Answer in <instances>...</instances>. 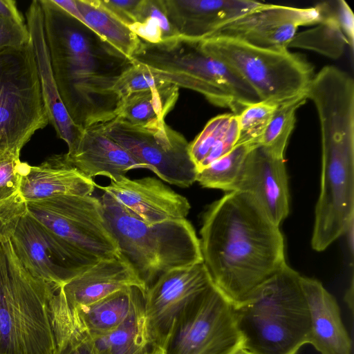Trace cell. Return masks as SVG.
Masks as SVG:
<instances>
[{
	"instance_id": "38",
	"label": "cell",
	"mask_w": 354,
	"mask_h": 354,
	"mask_svg": "<svg viewBox=\"0 0 354 354\" xmlns=\"http://www.w3.org/2000/svg\"><path fill=\"white\" fill-rule=\"evenodd\" d=\"M26 212V203L19 193L0 205V240L10 239L20 216Z\"/></svg>"
},
{
	"instance_id": "29",
	"label": "cell",
	"mask_w": 354,
	"mask_h": 354,
	"mask_svg": "<svg viewBox=\"0 0 354 354\" xmlns=\"http://www.w3.org/2000/svg\"><path fill=\"white\" fill-rule=\"evenodd\" d=\"M140 290L142 291L136 287L122 289L90 305L76 307L91 335L106 333L122 324Z\"/></svg>"
},
{
	"instance_id": "44",
	"label": "cell",
	"mask_w": 354,
	"mask_h": 354,
	"mask_svg": "<svg viewBox=\"0 0 354 354\" xmlns=\"http://www.w3.org/2000/svg\"><path fill=\"white\" fill-rule=\"evenodd\" d=\"M345 301L346 302L348 308L353 311V279H352L350 288L348 289L344 297Z\"/></svg>"
},
{
	"instance_id": "12",
	"label": "cell",
	"mask_w": 354,
	"mask_h": 354,
	"mask_svg": "<svg viewBox=\"0 0 354 354\" xmlns=\"http://www.w3.org/2000/svg\"><path fill=\"white\" fill-rule=\"evenodd\" d=\"M100 126L145 169L164 181L184 188L196 181L198 171L189 153V143L165 121L139 127L116 117Z\"/></svg>"
},
{
	"instance_id": "22",
	"label": "cell",
	"mask_w": 354,
	"mask_h": 354,
	"mask_svg": "<svg viewBox=\"0 0 354 354\" xmlns=\"http://www.w3.org/2000/svg\"><path fill=\"white\" fill-rule=\"evenodd\" d=\"M301 284L310 318L308 344L320 354H351V339L334 296L317 279L302 277Z\"/></svg>"
},
{
	"instance_id": "19",
	"label": "cell",
	"mask_w": 354,
	"mask_h": 354,
	"mask_svg": "<svg viewBox=\"0 0 354 354\" xmlns=\"http://www.w3.org/2000/svg\"><path fill=\"white\" fill-rule=\"evenodd\" d=\"M27 28L35 59L41 90L48 112L49 122L55 128L57 136L64 140L68 151L74 149L83 129L77 126L69 116L59 96L54 79L47 46L43 12L39 0L30 4L26 13Z\"/></svg>"
},
{
	"instance_id": "36",
	"label": "cell",
	"mask_w": 354,
	"mask_h": 354,
	"mask_svg": "<svg viewBox=\"0 0 354 354\" xmlns=\"http://www.w3.org/2000/svg\"><path fill=\"white\" fill-rule=\"evenodd\" d=\"M166 82L154 76L147 68L134 63L118 81L115 91L122 100L130 94L153 89Z\"/></svg>"
},
{
	"instance_id": "2",
	"label": "cell",
	"mask_w": 354,
	"mask_h": 354,
	"mask_svg": "<svg viewBox=\"0 0 354 354\" xmlns=\"http://www.w3.org/2000/svg\"><path fill=\"white\" fill-rule=\"evenodd\" d=\"M51 67L62 101L82 129L118 115L120 79L134 62L53 0H39Z\"/></svg>"
},
{
	"instance_id": "1",
	"label": "cell",
	"mask_w": 354,
	"mask_h": 354,
	"mask_svg": "<svg viewBox=\"0 0 354 354\" xmlns=\"http://www.w3.org/2000/svg\"><path fill=\"white\" fill-rule=\"evenodd\" d=\"M200 234L212 281L234 306L286 263L279 226L247 192H230L213 203Z\"/></svg>"
},
{
	"instance_id": "5",
	"label": "cell",
	"mask_w": 354,
	"mask_h": 354,
	"mask_svg": "<svg viewBox=\"0 0 354 354\" xmlns=\"http://www.w3.org/2000/svg\"><path fill=\"white\" fill-rule=\"evenodd\" d=\"M59 286L32 276L10 239L0 241V354H55L49 302Z\"/></svg>"
},
{
	"instance_id": "8",
	"label": "cell",
	"mask_w": 354,
	"mask_h": 354,
	"mask_svg": "<svg viewBox=\"0 0 354 354\" xmlns=\"http://www.w3.org/2000/svg\"><path fill=\"white\" fill-rule=\"evenodd\" d=\"M49 123L31 42L0 49V158Z\"/></svg>"
},
{
	"instance_id": "39",
	"label": "cell",
	"mask_w": 354,
	"mask_h": 354,
	"mask_svg": "<svg viewBox=\"0 0 354 354\" xmlns=\"http://www.w3.org/2000/svg\"><path fill=\"white\" fill-rule=\"evenodd\" d=\"M30 41L26 25L0 16V49L21 46Z\"/></svg>"
},
{
	"instance_id": "3",
	"label": "cell",
	"mask_w": 354,
	"mask_h": 354,
	"mask_svg": "<svg viewBox=\"0 0 354 354\" xmlns=\"http://www.w3.org/2000/svg\"><path fill=\"white\" fill-rule=\"evenodd\" d=\"M301 277L286 263L234 306L243 348L251 354H297L308 344L310 318Z\"/></svg>"
},
{
	"instance_id": "23",
	"label": "cell",
	"mask_w": 354,
	"mask_h": 354,
	"mask_svg": "<svg viewBox=\"0 0 354 354\" xmlns=\"http://www.w3.org/2000/svg\"><path fill=\"white\" fill-rule=\"evenodd\" d=\"M66 160L84 176L111 179L132 169H145L125 149L109 138L100 124L83 130L74 149L65 153Z\"/></svg>"
},
{
	"instance_id": "15",
	"label": "cell",
	"mask_w": 354,
	"mask_h": 354,
	"mask_svg": "<svg viewBox=\"0 0 354 354\" xmlns=\"http://www.w3.org/2000/svg\"><path fill=\"white\" fill-rule=\"evenodd\" d=\"M319 22L315 6L298 8L270 4L227 23L209 37L232 39L261 48L288 50L299 26Z\"/></svg>"
},
{
	"instance_id": "7",
	"label": "cell",
	"mask_w": 354,
	"mask_h": 354,
	"mask_svg": "<svg viewBox=\"0 0 354 354\" xmlns=\"http://www.w3.org/2000/svg\"><path fill=\"white\" fill-rule=\"evenodd\" d=\"M203 48L234 71L261 101L279 104L307 91L312 66L288 50L258 48L225 37L200 40Z\"/></svg>"
},
{
	"instance_id": "6",
	"label": "cell",
	"mask_w": 354,
	"mask_h": 354,
	"mask_svg": "<svg viewBox=\"0 0 354 354\" xmlns=\"http://www.w3.org/2000/svg\"><path fill=\"white\" fill-rule=\"evenodd\" d=\"M100 201L120 254L147 288L168 271L203 262L200 239L186 218L149 224L106 193Z\"/></svg>"
},
{
	"instance_id": "28",
	"label": "cell",
	"mask_w": 354,
	"mask_h": 354,
	"mask_svg": "<svg viewBox=\"0 0 354 354\" xmlns=\"http://www.w3.org/2000/svg\"><path fill=\"white\" fill-rule=\"evenodd\" d=\"M84 24L127 56L140 47L141 39L102 5L100 0H75Z\"/></svg>"
},
{
	"instance_id": "27",
	"label": "cell",
	"mask_w": 354,
	"mask_h": 354,
	"mask_svg": "<svg viewBox=\"0 0 354 354\" xmlns=\"http://www.w3.org/2000/svg\"><path fill=\"white\" fill-rule=\"evenodd\" d=\"M179 87L165 84L149 91L135 93L121 100L118 118L139 127L165 121L179 95Z\"/></svg>"
},
{
	"instance_id": "35",
	"label": "cell",
	"mask_w": 354,
	"mask_h": 354,
	"mask_svg": "<svg viewBox=\"0 0 354 354\" xmlns=\"http://www.w3.org/2000/svg\"><path fill=\"white\" fill-rule=\"evenodd\" d=\"M315 6L318 10L320 22L324 20H330L335 23L342 32L346 41V44L353 52L354 46V15L346 2L344 0L326 1Z\"/></svg>"
},
{
	"instance_id": "13",
	"label": "cell",
	"mask_w": 354,
	"mask_h": 354,
	"mask_svg": "<svg viewBox=\"0 0 354 354\" xmlns=\"http://www.w3.org/2000/svg\"><path fill=\"white\" fill-rule=\"evenodd\" d=\"M9 239L14 253L27 271L57 286H62L95 263L75 251L27 211L18 219Z\"/></svg>"
},
{
	"instance_id": "4",
	"label": "cell",
	"mask_w": 354,
	"mask_h": 354,
	"mask_svg": "<svg viewBox=\"0 0 354 354\" xmlns=\"http://www.w3.org/2000/svg\"><path fill=\"white\" fill-rule=\"evenodd\" d=\"M131 58L160 80L198 92L235 115L261 101L234 71L207 53L200 40L180 36L158 43L141 39Z\"/></svg>"
},
{
	"instance_id": "40",
	"label": "cell",
	"mask_w": 354,
	"mask_h": 354,
	"mask_svg": "<svg viewBox=\"0 0 354 354\" xmlns=\"http://www.w3.org/2000/svg\"><path fill=\"white\" fill-rule=\"evenodd\" d=\"M101 3L127 26L136 22L141 0H100Z\"/></svg>"
},
{
	"instance_id": "37",
	"label": "cell",
	"mask_w": 354,
	"mask_h": 354,
	"mask_svg": "<svg viewBox=\"0 0 354 354\" xmlns=\"http://www.w3.org/2000/svg\"><path fill=\"white\" fill-rule=\"evenodd\" d=\"M22 167L19 153L0 158V205L19 194Z\"/></svg>"
},
{
	"instance_id": "16",
	"label": "cell",
	"mask_w": 354,
	"mask_h": 354,
	"mask_svg": "<svg viewBox=\"0 0 354 354\" xmlns=\"http://www.w3.org/2000/svg\"><path fill=\"white\" fill-rule=\"evenodd\" d=\"M96 187L149 224L184 219L191 208L185 196L153 177L130 179L119 176L105 187Z\"/></svg>"
},
{
	"instance_id": "25",
	"label": "cell",
	"mask_w": 354,
	"mask_h": 354,
	"mask_svg": "<svg viewBox=\"0 0 354 354\" xmlns=\"http://www.w3.org/2000/svg\"><path fill=\"white\" fill-rule=\"evenodd\" d=\"M145 294L138 292L129 315L117 328L92 335L98 354H146L153 351L146 328Z\"/></svg>"
},
{
	"instance_id": "21",
	"label": "cell",
	"mask_w": 354,
	"mask_h": 354,
	"mask_svg": "<svg viewBox=\"0 0 354 354\" xmlns=\"http://www.w3.org/2000/svg\"><path fill=\"white\" fill-rule=\"evenodd\" d=\"M96 184L66 159L65 154L50 157L38 166L23 162L19 193L27 202L61 196L92 195Z\"/></svg>"
},
{
	"instance_id": "34",
	"label": "cell",
	"mask_w": 354,
	"mask_h": 354,
	"mask_svg": "<svg viewBox=\"0 0 354 354\" xmlns=\"http://www.w3.org/2000/svg\"><path fill=\"white\" fill-rule=\"evenodd\" d=\"M277 104L260 101L245 107L239 115L236 145H259Z\"/></svg>"
},
{
	"instance_id": "26",
	"label": "cell",
	"mask_w": 354,
	"mask_h": 354,
	"mask_svg": "<svg viewBox=\"0 0 354 354\" xmlns=\"http://www.w3.org/2000/svg\"><path fill=\"white\" fill-rule=\"evenodd\" d=\"M238 138L237 115L227 113L212 118L189 143V153L197 171L230 152Z\"/></svg>"
},
{
	"instance_id": "11",
	"label": "cell",
	"mask_w": 354,
	"mask_h": 354,
	"mask_svg": "<svg viewBox=\"0 0 354 354\" xmlns=\"http://www.w3.org/2000/svg\"><path fill=\"white\" fill-rule=\"evenodd\" d=\"M241 346L234 306L212 283L180 313L162 354H233Z\"/></svg>"
},
{
	"instance_id": "43",
	"label": "cell",
	"mask_w": 354,
	"mask_h": 354,
	"mask_svg": "<svg viewBox=\"0 0 354 354\" xmlns=\"http://www.w3.org/2000/svg\"><path fill=\"white\" fill-rule=\"evenodd\" d=\"M353 223L354 217L349 220L343 234V235L345 234L346 236L348 249L352 255L353 252Z\"/></svg>"
},
{
	"instance_id": "46",
	"label": "cell",
	"mask_w": 354,
	"mask_h": 354,
	"mask_svg": "<svg viewBox=\"0 0 354 354\" xmlns=\"http://www.w3.org/2000/svg\"><path fill=\"white\" fill-rule=\"evenodd\" d=\"M2 241V240H0V241Z\"/></svg>"
},
{
	"instance_id": "17",
	"label": "cell",
	"mask_w": 354,
	"mask_h": 354,
	"mask_svg": "<svg viewBox=\"0 0 354 354\" xmlns=\"http://www.w3.org/2000/svg\"><path fill=\"white\" fill-rule=\"evenodd\" d=\"M232 192L252 195L279 226L290 212V192L284 158L254 146Z\"/></svg>"
},
{
	"instance_id": "31",
	"label": "cell",
	"mask_w": 354,
	"mask_h": 354,
	"mask_svg": "<svg viewBox=\"0 0 354 354\" xmlns=\"http://www.w3.org/2000/svg\"><path fill=\"white\" fill-rule=\"evenodd\" d=\"M308 100L307 93L277 104L259 145L273 155L284 158V152L296 121L297 110Z\"/></svg>"
},
{
	"instance_id": "30",
	"label": "cell",
	"mask_w": 354,
	"mask_h": 354,
	"mask_svg": "<svg viewBox=\"0 0 354 354\" xmlns=\"http://www.w3.org/2000/svg\"><path fill=\"white\" fill-rule=\"evenodd\" d=\"M254 147L246 144L236 145L227 154L198 171L196 181L203 187L232 192L248 155Z\"/></svg>"
},
{
	"instance_id": "33",
	"label": "cell",
	"mask_w": 354,
	"mask_h": 354,
	"mask_svg": "<svg viewBox=\"0 0 354 354\" xmlns=\"http://www.w3.org/2000/svg\"><path fill=\"white\" fill-rule=\"evenodd\" d=\"M346 45V41L337 26L324 20L315 28L296 34L288 48L308 49L337 59L344 53Z\"/></svg>"
},
{
	"instance_id": "9",
	"label": "cell",
	"mask_w": 354,
	"mask_h": 354,
	"mask_svg": "<svg viewBox=\"0 0 354 354\" xmlns=\"http://www.w3.org/2000/svg\"><path fill=\"white\" fill-rule=\"evenodd\" d=\"M26 211L93 263L120 253L98 198L92 195L57 196L27 202Z\"/></svg>"
},
{
	"instance_id": "20",
	"label": "cell",
	"mask_w": 354,
	"mask_h": 354,
	"mask_svg": "<svg viewBox=\"0 0 354 354\" xmlns=\"http://www.w3.org/2000/svg\"><path fill=\"white\" fill-rule=\"evenodd\" d=\"M131 287L145 292L147 289L136 270L120 253L89 266L62 286L68 301L77 308Z\"/></svg>"
},
{
	"instance_id": "18",
	"label": "cell",
	"mask_w": 354,
	"mask_h": 354,
	"mask_svg": "<svg viewBox=\"0 0 354 354\" xmlns=\"http://www.w3.org/2000/svg\"><path fill=\"white\" fill-rule=\"evenodd\" d=\"M178 36L203 40L227 23L270 6L250 0H162Z\"/></svg>"
},
{
	"instance_id": "32",
	"label": "cell",
	"mask_w": 354,
	"mask_h": 354,
	"mask_svg": "<svg viewBox=\"0 0 354 354\" xmlns=\"http://www.w3.org/2000/svg\"><path fill=\"white\" fill-rule=\"evenodd\" d=\"M129 28L139 38L150 43L178 37L167 19L162 0H141L136 23Z\"/></svg>"
},
{
	"instance_id": "45",
	"label": "cell",
	"mask_w": 354,
	"mask_h": 354,
	"mask_svg": "<svg viewBox=\"0 0 354 354\" xmlns=\"http://www.w3.org/2000/svg\"><path fill=\"white\" fill-rule=\"evenodd\" d=\"M233 354H251L242 346L239 348Z\"/></svg>"
},
{
	"instance_id": "14",
	"label": "cell",
	"mask_w": 354,
	"mask_h": 354,
	"mask_svg": "<svg viewBox=\"0 0 354 354\" xmlns=\"http://www.w3.org/2000/svg\"><path fill=\"white\" fill-rule=\"evenodd\" d=\"M212 283L201 262L160 275L144 295L146 328L153 350L162 351L173 325L185 306Z\"/></svg>"
},
{
	"instance_id": "24",
	"label": "cell",
	"mask_w": 354,
	"mask_h": 354,
	"mask_svg": "<svg viewBox=\"0 0 354 354\" xmlns=\"http://www.w3.org/2000/svg\"><path fill=\"white\" fill-rule=\"evenodd\" d=\"M49 308L55 354H98L78 309L68 301L62 286L54 290Z\"/></svg>"
},
{
	"instance_id": "10",
	"label": "cell",
	"mask_w": 354,
	"mask_h": 354,
	"mask_svg": "<svg viewBox=\"0 0 354 354\" xmlns=\"http://www.w3.org/2000/svg\"><path fill=\"white\" fill-rule=\"evenodd\" d=\"M354 217V136L322 137V173L311 238L313 250H326L343 235Z\"/></svg>"
},
{
	"instance_id": "41",
	"label": "cell",
	"mask_w": 354,
	"mask_h": 354,
	"mask_svg": "<svg viewBox=\"0 0 354 354\" xmlns=\"http://www.w3.org/2000/svg\"><path fill=\"white\" fill-rule=\"evenodd\" d=\"M0 16L18 23L24 24L23 17L17 8L15 1L0 0Z\"/></svg>"
},
{
	"instance_id": "42",
	"label": "cell",
	"mask_w": 354,
	"mask_h": 354,
	"mask_svg": "<svg viewBox=\"0 0 354 354\" xmlns=\"http://www.w3.org/2000/svg\"><path fill=\"white\" fill-rule=\"evenodd\" d=\"M53 1L68 14L84 24V18L77 6L75 0Z\"/></svg>"
}]
</instances>
